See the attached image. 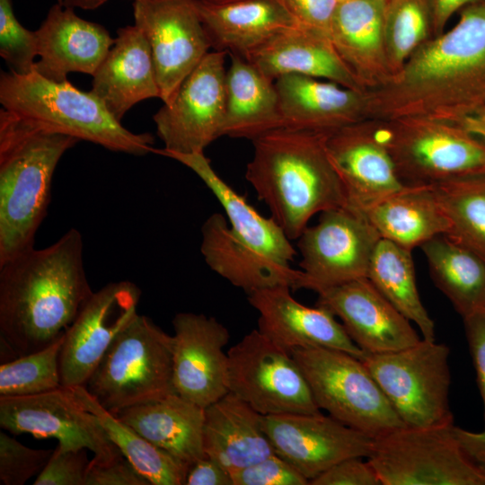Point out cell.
<instances>
[{"instance_id": "cell-46", "label": "cell", "mask_w": 485, "mask_h": 485, "mask_svg": "<svg viewBox=\"0 0 485 485\" xmlns=\"http://www.w3.org/2000/svg\"><path fill=\"white\" fill-rule=\"evenodd\" d=\"M300 24L330 34L338 0H278Z\"/></svg>"}, {"instance_id": "cell-12", "label": "cell", "mask_w": 485, "mask_h": 485, "mask_svg": "<svg viewBox=\"0 0 485 485\" xmlns=\"http://www.w3.org/2000/svg\"><path fill=\"white\" fill-rule=\"evenodd\" d=\"M0 427L14 435L55 438L60 450L85 448L93 454V463L122 454L97 418L63 386L35 395L0 397Z\"/></svg>"}, {"instance_id": "cell-11", "label": "cell", "mask_w": 485, "mask_h": 485, "mask_svg": "<svg viewBox=\"0 0 485 485\" xmlns=\"http://www.w3.org/2000/svg\"><path fill=\"white\" fill-rule=\"evenodd\" d=\"M225 51L208 52L185 78L172 100L154 114L163 149L204 153L222 137L225 114Z\"/></svg>"}, {"instance_id": "cell-17", "label": "cell", "mask_w": 485, "mask_h": 485, "mask_svg": "<svg viewBox=\"0 0 485 485\" xmlns=\"http://www.w3.org/2000/svg\"><path fill=\"white\" fill-rule=\"evenodd\" d=\"M316 305L339 317L353 342L365 354L396 351L418 343L419 338L405 318L367 278L316 292Z\"/></svg>"}, {"instance_id": "cell-34", "label": "cell", "mask_w": 485, "mask_h": 485, "mask_svg": "<svg viewBox=\"0 0 485 485\" xmlns=\"http://www.w3.org/2000/svg\"><path fill=\"white\" fill-rule=\"evenodd\" d=\"M69 389L75 401L97 418L109 438L151 485H185L190 464L152 444L104 409L84 386Z\"/></svg>"}, {"instance_id": "cell-47", "label": "cell", "mask_w": 485, "mask_h": 485, "mask_svg": "<svg viewBox=\"0 0 485 485\" xmlns=\"http://www.w3.org/2000/svg\"><path fill=\"white\" fill-rule=\"evenodd\" d=\"M465 335L477 375L485 421V312L463 318Z\"/></svg>"}, {"instance_id": "cell-19", "label": "cell", "mask_w": 485, "mask_h": 485, "mask_svg": "<svg viewBox=\"0 0 485 485\" xmlns=\"http://www.w3.org/2000/svg\"><path fill=\"white\" fill-rule=\"evenodd\" d=\"M38 74L56 82L79 72L93 75L114 43L101 25L78 16L74 8L54 4L37 31Z\"/></svg>"}, {"instance_id": "cell-43", "label": "cell", "mask_w": 485, "mask_h": 485, "mask_svg": "<svg viewBox=\"0 0 485 485\" xmlns=\"http://www.w3.org/2000/svg\"><path fill=\"white\" fill-rule=\"evenodd\" d=\"M87 449L60 450L56 447L43 468L37 475L34 485H85L86 473L91 460Z\"/></svg>"}, {"instance_id": "cell-38", "label": "cell", "mask_w": 485, "mask_h": 485, "mask_svg": "<svg viewBox=\"0 0 485 485\" xmlns=\"http://www.w3.org/2000/svg\"><path fill=\"white\" fill-rule=\"evenodd\" d=\"M380 0H351L340 3L331 30V39L351 57L378 47L383 28Z\"/></svg>"}, {"instance_id": "cell-28", "label": "cell", "mask_w": 485, "mask_h": 485, "mask_svg": "<svg viewBox=\"0 0 485 485\" xmlns=\"http://www.w3.org/2000/svg\"><path fill=\"white\" fill-rule=\"evenodd\" d=\"M153 153L173 159L194 172L216 196L236 236L255 251L290 264L296 251L280 226L262 216L212 168L204 153L182 154L154 148Z\"/></svg>"}, {"instance_id": "cell-51", "label": "cell", "mask_w": 485, "mask_h": 485, "mask_svg": "<svg viewBox=\"0 0 485 485\" xmlns=\"http://www.w3.org/2000/svg\"><path fill=\"white\" fill-rule=\"evenodd\" d=\"M106 1L107 0H57V4L65 7L93 10L105 4Z\"/></svg>"}, {"instance_id": "cell-9", "label": "cell", "mask_w": 485, "mask_h": 485, "mask_svg": "<svg viewBox=\"0 0 485 485\" xmlns=\"http://www.w3.org/2000/svg\"><path fill=\"white\" fill-rule=\"evenodd\" d=\"M227 386L263 416L320 413L291 353L258 329L227 351Z\"/></svg>"}, {"instance_id": "cell-8", "label": "cell", "mask_w": 485, "mask_h": 485, "mask_svg": "<svg viewBox=\"0 0 485 485\" xmlns=\"http://www.w3.org/2000/svg\"><path fill=\"white\" fill-rule=\"evenodd\" d=\"M452 426L403 427L374 438L367 460L382 485H485Z\"/></svg>"}, {"instance_id": "cell-36", "label": "cell", "mask_w": 485, "mask_h": 485, "mask_svg": "<svg viewBox=\"0 0 485 485\" xmlns=\"http://www.w3.org/2000/svg\"><path fill=\"white\" fill-rule=\"evenodd\" d=\"M431 186L449 222L445 236L485 260V178L468 177Z\"/></svg>"}, {"instance_id": "cell-20", "label": "cell", "mask_w": 485, "mask_h": 485, "mask_svg": "<svg viewBox=\"0 0 485 485\" xmlns=\"http://www.w3.org/2000/svg\"><path fill=\"white\" fill-rule=\"evenodd\" d=\"M212 48L246 58L299 23L278 0H192Z\"/></svg>"}, {"instance_id": "cell-5", "label": "cell", "mask_w": 485, "mask_h": 485, "mask_svg": "<svg viewBox=\"0 0 485 485\" xmlns=\"http://www.w3.org/2000/svg\"><path fill=\"white\" fill-rule=\"evenodd\" d=\"M172 353V335L137 313L116 336L84 387L112 414L176 393Z\"/></svg>"}, {"instance_id": "cell-10", "label": "cell", "mask_w": 485, "mask_h": 485, "mask_svg": "<svg viewBox=\"0 0 485 485\" xmlns=\"http://www.w3.org/2000/svg\"><path fill=\"white\" fill-rule=\"evenodd\" d=\"M381 239L364 212L348 206L320 214L298 238L303 278L300 288L320 289L367 278Z\"/></svg>"}, {"instance_id": "cell-50", "label": "cell", "mask_w": 485, "mask_h": 485, "mask_svg": "<svg viewBox=\"0 0 485 485\" xmlns=\"http://www.w3.org/2000/svg\"><path fill=\"white\" fill-rule=\"evenodd\" d=\"M479 0H431L436 19L445 22L454 12L467 4H474Z\"/></svg>"}, {"instance_id": "cell-45", "label": "cell", "mask_w": 485, "mask_h": 485, "mask_svg": "<svg viewBox=\"0 0 485 485\" xmlns=\"http://www.w3.org/2000/svg\"><path fill=\"white\" fill-rule=\"evenodd\" d=\"M85 485H151L123 455L104 462H90Z\"/></svg>"}, {"instance_id": "cell-15", "label": "cell", "mask_w": 485, "mask_h": 485, "mask_svg": "<svg viewBox=\"0 0 485 485\" xmlns=\"http://www.w3.org/2000/svg\"><path fill=\"white\" fill-rule=\"evenodd\" d=\"M274 452L309 481L339 462L367 458L374 438L331 416L289 413L263 416Z\"/></svg>"}, {"instance_id": "cell-44", "label": "cell", "mask_w": 485, "mask_h": 485, "mask_svg": "<svg viewBox=\"0 0 485 485\" xmlns=\"http://www.w3.org/2000/svg\"><path fill=\"white\" fill-rule=\"evenodd\" d=\"M365 457H350L334 464L309 485H382L370 462Z\"/></svg>"}, {"instance_id": "cell-4", "label": "cell", "mask_w": 485, "mask_h": 485, "mask_svg": "<svg viewBox=\"0 0 485 485\" xmlns=\"http://www.w3.org/2000/svg\"><path fill=\"white\" fill-rule=\"evenodd\" d=\"M0 102L4 110L38 128L110 151L139 156L154 150L151 134L128 130L91 91L83 92L68 81L56 82L36 71L2 72Z\"/></svg>"}, {"instance_id": "cell-39", "label": "cell", "mask_w": 485, "mask_h": 485, "mask_svg": "<svg viewBox=\"0 0 485 485\" xmlns=\"http://www.w3.org/2000/svg\"><path fill=\"white\" fill-rule=\"evenodd\" d=\"M0 56L17 74H30L35 69L36 33L20 23L11 0H0Z\"/></svg>"}, {"instance_id": "cell-2", "label": "cell", "mask_w": 485, "mask_h": 485, "mask_svg": "<svg viewBox=\"0 0 485 485\" xmlns=\"http://www.w3.org/2000/svg\"><path fill=\"white\" fill-rule=\"evenodd\" d=\"M327 137L282 127L252 140L245 178L289 240L298 239L314 215L348 205Z\"/></svg>"}, {"instance_id": "cell-3", "label": "cell", "mask_w": 485, "mask_h": 485, "mask_svg": "<svg viewBox=\"0 0 485 485\" xmlns=\"http://www.w3.org/2000/svg\"><path fill=\"white\" fill-rule=\"evenodd\" d=\"M79 140L0 111V266L34 248L63 154Z\"/></svg>"}, {"instance_id": "cell-22", "label": "cell", "mask_w": 485, "mask_h": 485, "mask_svg": "<svg viewBox=\"0 0 485 485\" xmlns=\"http://www.w3.org/2000/svg\"><path fill=\"white\" fill-rule=\"evenodd\" d=\"M91 92L119 121L137 102L160 98L151 48L137 25L119 29L112 47L93 75Z\"/></svg>"}, {"instance_id": "cell-41", "label": "cell", "mask_w": 485, "mask_h": 485, "mask_svg": "<svg viewBox=\"0 0 485 485\" xmlns=\"http://www.w3.org/2000/svg\"><path fill=\"white\" fill-rule=\"evenodd\" d=\"M233 485H309V481L276 453L232 472Z\"/></svg>"}, {"instance_id": "cell-14", "label": "cell", "mask_w": 485, "mask_h": 485, "mask_svg": "<svg viewBox=\"0 0 485 485\" xmlns=\"http://www.w3.org/2000/svg\"><path fill=\"white\" fill-rule=\"evenodd\" d=\"M140 289L130 281L93 292L65 332L59 355L61 385L84 386L116 336L137 313Z\"/></svg>"}, {"instance_id": "cell-18", "label": "cell", "mask_w": 485, "mask_h": 485, "mask_svg": "<svg viewBox=\"0 0 485 485\" xmlns=\"http://www.w3.org/2000/svg\"><path fill=\"white\" fill-rule=\"evenodd\" d=\"M290 289L279 285L248 295L250 304L259 313L258 330L261 333L288 352L323 347L363 357L365 353L330 310L302 304L291 295Z\"/></svg>"}, {"instance_id": "cell-29", "label": "cell", "mask_w": 485, "mask_h": 485, "mask_svg": "<svg viewBox=\"0 0 485 485\" xmlns=\"http://www.w3.org/2000/svg\"><path fill=\"white\" fill-rule=\"evenodd\" d=\"M225 76V114L222 136L253 140L283 127L273 81L247 59L230 54Z\"/></svg>"}, {"instance_id": "cell-32", "label": "cell", "mask_w": 485, "mask_h": 485, "mask_svg": "<svg viewBox=\"0 0 485 485\" xmlns=\"http://www.w3.org/2000/svg\"><path fill=\"white\" fill-rule=\"evenodd\" d=\"M274 84L285 128L317 131L344 121L356 106L351 91L311 76L287 74Z\"/></svg>"}, {"instance_id": "cell-7", "label": "cell", "mask_w": 485, "mask_h": 485, "mask_svg": "<svg viewBox=\"0 0 485 485\" xmlns=\"http://www.w3.org/2000/svg\"><path fill=\"white\" fill-rule=\"evenodd\" d=\"M449 348L421 339L396 351L364 354L361 360L406 427L454 425L449 405Z\"/></svg>"}, {"instance_id": "cell-16", "label": "cell", "mask_w": 485, "mask_h": 485, "mask_svg": "<svg viewBox=\"0 0 485 485\" xmlns=\"http://www.w3.org/2000/svg\"><path fill=\"white\" fill-rule=\"evenodd\" d=\"M172 326L175 392L205 409L229 392V331L215 317L194 313H177Z\"/></svg>"}, {"instance_id": "cell-42", "label": "cell", "mask_w": 485, "mask_h": 485, "mask_svg": "<svg viewBox=\"0 0 485 485\" xmlns=\"http://www.w3.org/2000/svg\"><path fill=\"white\" fill-rule=\"evenodd\" d=\"M426 16L418 0H401L392 14V41L398 58L405 57L423 38Z\"/></svg>"}, {"instance_id": "cell-26", "label": "cell", "mask_w": 485, "mask_h": 485, "mask_svg": "<svg viewBox=\"0 0 485 485\" xmlns=\"http://www.w3.org/2000/svg\"><path fill=\"white\" fill-rule=\"evenodd\" d=\"M330 39L327 32L298 24L278 32L245 59L273 82L281 75L297 74L352 84Z\"/></svg>"}, {"instance_id": "cell-35", "label": "cell", "mask_w": 485, "mask_h": 485, "mask_svg": "<svg viewBox=\"0 0 485 485\" xmlns=\"http://www.w3.org/2000/svg\"><path fill=\"white\" fill-rule=\"evenodd\" d=\"M367 278L423 338L436 340L435 323L425 309L416 283L411 251L381 238L374 251Z\"/></svg>"}, {"instance_id": "cell-25", "label": "cell", "mask_w": 485, "mask_h": 485, "mask_svg": "<svg viewBox=\"0 0 485 485\" xmlns=\"http://www.w3.org/2000/svg\"><path fill=\"white\" fill-rule=\"evenodd\" d=\"M203 440L206 455L230 473L275 453L263 415L230 392L205 408Z\"/></svg>"}, {"instance_id": "cell-23", "label": "cell", "mask_w": 485, "mask_h": 485, "mask_svg": "<svg viewBox=\"0 0 485 485\" xmlns=\"http://www.w3.org/2000/svg\"><path fill=\"white\" fill-rule=\"evenodd\" d=\"M330 157L341 179L348 207L366 212L376 203L409 189L384 144L343 130L327 137Z\"/></svg>"}, {"instance_id": "cell-1", "label": "cell", "mask_w": 485, "mask_h": 485, "mask_svg": "<svg viewBox=\"0 0 485 485\" xmlns=\"http://www.w3.org/2000/svg\"><path fill=\"white\" fill-rule=\"evenodd\" d=\"M93 294L80 232L32 248L0 266L1 340L18 357L61 338Z\"/></svg>"}, {"instance_id": "cell-40", "label": "cell", "mask_w": 485, "mask_h": 485, "mask_svg": "<svg viewBox=\"0 0 485 485\" xmlns=\"http://www.w3.org/2000/svg\"><path fill=\"white\" fill-rule=\"evenodd\" d=\"M53 450L28 447L0 432V483L3 485H23L38 475L48 462Z\"/></svg>"}, {"instance_id": "cell-21", "label": "cell", "mask_w": 485, "mask_h": 485, "mask_svg": "<svg viewBox=\"0 0 485 485\" xmlns=\"http://www.w3.org/2000/svg\"><path fill=\"white\" fill-rule=\"evenodd\" d=\"M397 148L392 159L410 186L485 175V146L449 130L419 131Z\"/></svg>"}, {"instance_id": "cell-27", "label": "cell", "mask_w": 485, "mask_h": 485, "mask_svg": "<svg viewBox=\"0 0 485 485\" xmlns=\"http://www.w3.org/2000/svg\"><path fill=\"white\" fill-rule=\"evenodd\" d=\"M156 446L191 465L206 456L205 409L177 393L114 414Z\"/></svg>"}, {"instance_id": "cell-31", "label": "cell", "mask_w": 485, "mask_h": 485, "mask_svg": "<svg viewBox=\"0 0 485 485\" xmlns=\"http://www.w3.org/2000/svg\"><path fill=\"white\" fill-rule=\"evenodd\" d=\"M485 66V2L469 6L459 22L429 44L412 63L416 81L454 77Z\"/></svg>"}, {"instance_id": "cell-53", "label": "cell", "mask_w": 485, "mask_h": 485, "mask_svg": "<svg viewBox=\"0 0 485 485\" xmlns=\"http://www.w3.org/2000/svg\"><path fill=\"white\" fill-rule=\"evenodd\" d=\"M131 1H133V2H134V1H138V0H131ZM210 1H214V0H210Z\"/></svg>"}, {"instance_id": "cell-30", "label": "cell", "mask_w": 485, "mask_h": 485, "mask_svg": "<svg viewBox=\"0 0 485 485\" xmlns=\"http://www.w3.org/2000/svg\"><path fill=\"white\" fill-rule=\"evenodd\" d=\"M365 214L381 238L410 251L449 231V222L431 185L411 186L376 203Z\"/></svg>"}, {"instance_id": "cell-13", "label": "cell", "mask_w": 485, "mask_h": 485, "mask_svg": "<svg viewBox=\"0 0 485 485\" xmlns=\"http://www.w3.org/2000/svg\"><path fill=\"white\" fill-rule=\"evenodd\" d=\"M134 20L152 53L160 99L170 102L212 48L192 0L133 2Z\"/></svg>"}, {"instance_id": "cell-48", "label": "cell", "mask_w": 485, "mask_h": 485, "mask_svg": "<svg viewBox=\"0 0 485 485\" xmlns=\"http://www.w3.org/2000/svg\"><path fill=\"white\" fill-rule=\"evenodd\" d=\"M185 485H233V481L222 464L206 455L190 466Z\"/></svg>"}, {"instance_id": "cell-24", "label": "cell", "mask_w": 485, "mask_h": 485, "mask_svg": "<svg viewBox=\"0 0 485 485\" xmlns=\"http://www.w3.org/2000/svg\"><path fill=\"white\" fill-rule=\"evenodd\" d=\"M201 234L200 251L206 263L248 295L279 285L300 288L301 270L248 246L236 236L222 214L210 215Z\"/></svg>"}, {"instance_id": "cell-33", "label": "cell", "mask_w": 485, "mask_h": 485, "mask_svg": "<svg viewBox=\"0 0 485 485\" xmlns=\"http://www.w3.org/2000/svg\"><path fill=\"white\" fill-rule=\"evenodd\" d=\"M420 248L436 287L463 318L485 312V260L445 235Z\"/></svg>"}, {"instance_id": "cell-52", "label": "cell", "mask_w": 485, "mask_h": 485, "mask_svg": "<svg viewBox=\"0 0 485 485\" xmlns=\"http://www.w3.org/2000/svg\"><path fill=\"white\" fill-rule=\"evenodd\" d=\"M340 3H342V2H347V1H351V0H338Z\"/></svg>"}, {"instance_id": "cell-54", "label": "cell", "mask_w": 485, "mask_h": 485, "mask_svg": "<svg viewBox=\"0 0 485 485\" xmlns=\"http://www.w3.org/2000/svg\"><path fill=\"white\" fill-rule=\"evenodd\" d=\"M483 132L485 133V128H484Z\"/></svg>"}, {"instance_id": "cell-6", "label": "cell", "mask_w": 485, "mask_h": 485, "mask_svg": "<svg viewBox=\"0 0 485 485\" xmlns=\"http://www.w3.org/2000/svg\"><path fill=\"white\" fill-rule=\"evenodd\" d=\"M320 410L373 438L406 427L363 361L342 350H292Z\"/></svg>"}, {"instance_id": "cell-37", "label": "cell", "mask_w": 485, "mask_h": 485, "mask_svg": "<svg viewBox=\"0 0 485 485\" xmlns=\"http://www.w3.org/2000/svg\"><path fill=\"white\" fill-rule=\"evenodd\" d=\"M64 337L39 351L1 364L0 397L35 395L62 387L59 355Z\"/></svg>"}, {"instance_id": "cell-55", "label": "cell", "mask_w": 485, "mask_h": 485, "mask_svg": "<svg viewBox=\"0 0 485 485\" xmlns=\"http://www.w3.org/2000/svg\"><path fill=\"white\" fill-rule=\"evenodd\" d=\"M485 178V175H482Z\"/></svg>"}, {"instance_id": "cell-49", "label": "cell", "mask_w": 485, "mask_h": 485, "mask_svg": "<svg viewBox=\"0 0 485 485\" xmlns=\"http://www.w3.org/2000/svg\"><path fill=\"white\" fill-rule=\"evenodd\" d=\"M453 431L466 456L485 475V430L474 432L454 425Z\"/></svg>"}]
</instances>
